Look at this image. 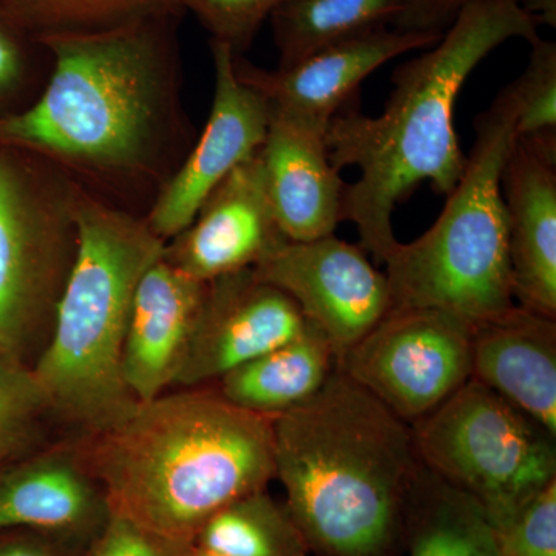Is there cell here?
Returning <instances> with one entry per match:
<instances>
[{
  "label": "cell",
  "mask_w": 556,
  "mask_h": 556,
  "mask_svg": "<svg viewBox=\"0 0 556 556\" xmlns=\"http://www.w3.org/2000/svg\"><path fill=\"white\" fill-rule=\"evenodd\" d=\"M471 379L556 437V320L514 305L475 325Z\"/></svg>",
  "instance_id": "ac0fdd59"
},
{
  "label": "cell",
  "mask_w": 556,
  "mask_h": 556,
  "mask_svg": "<svg viewBox=\"0 0 556 556\" xmlns=\"http://www.w3.org/2000/svg\"><path fill=\"white\" fill-rule=\"evenodd\" d=\"M408 525L409 556H503L481 504L422 464L409 500Z\"/></svg>",
  "instance_id": "44dd1931"
},
{
  "label": "cell",
  "mask_w": 556,
  "mask_h": 556,
  "mask_svg": "<svg viewBox=\"0 0 556 556\" xmlns=\"http://www.w3.org/2000/svg\"><path fill=\"white\" fill-rule=\"evenodd\" d=\"M514 119L497 98L475 121L466 167L437 222L387 255L391 309L433 308L482 324L515 305L501 178L515 144Z\"/></svg>",
  "instance_id": "8992f818"
},
{
  "label": "cell",
  "mask_w": 556,
  "mask_h": 556,
  "mask_svg": "<svg viewBox=\"0 0 556 556\" xmlns=\"http://www.w3.org/2000/svg\"><path fill=\"white\" fill-rule=\"evenodd\" d=\"M501 190L515 305L556 320V135L515 139Z\"/></svg>",
  "instance_id": "5bb4252c"
},
{
  "label": "cell",
  "mask_w": 556,
  "mask_h": 556,
  "mask_svg": "<svg viewBox=\"0 0 556 556\" xmlns=\"http://www.w3.org/2000/svg\"><path fill=\"white\" fill-rule=\"evenodd\" d=\"M473 329L447 311L391 309L338 368L412 426L471 379Z\"/></svg>",
  "instance_id": "9c48e42d"
},
{
  "label": "cell",
  "mask_w": 556,
  "mask_h": 556,
  "mask_svg": "<svg viewBox=\"0 0 556 556\" xmlns=\"http://www.w3.org/2000/svg\"><path fill=\"white\" fill-rule=\"evenodd\" d=\"M514 2H517L518 5H521L522 9H525V7L530 5V3L535 2V0H514Z\"/></svg>",
  "instance_id": "836d02e7"
},
{
  "label": "cell",
  "mask_w": 556,
  "mask_h": 556,
  "mask_svg": "<svg viewBox=\"0 0 556 556\" xmlns=\"http://www.w3.org/2000/svg\"><path fill=\"white\" fill-rule=\"evenodd\" d=\"M525 72L497 94L514 119L517 139L556 135V43L538 38Z\"/></svg>",
  "instance_id": "d4e9b609"
},
{
  "label": "cell",
  "mask_w": 556,
  "mask_h": 556,
  "mask_svg": "<svg viewBox=\"0 0 556 556\" xmlns=\"http://www.w3.org/2000/svg\"><path fill=\"white\" fill-rule=\"evenodd\" d=\"M420 464L501 527L556 481L554 434L477 379L412 424Z\"/></svg>",
  "instance_id": "ba28073f"
},
{
  "label": "cell",
  "mask_w": 556,
  "mask_h": 556,
  "mask_svg": "<svg viewBox=\"0 0 556 556\" xmlns=\"http://www.w3.org/2000/svg\"><path fill=\"white\" fill-rule=\"evenodd\" d=\"M195 546L225 556H306L309 551L289 508L278 506L266 489L212 515Z\"/></svg>",
  "instance_id": "603a6c76"
},
{
  "label": "cell",
  "mask_w": 556,
  "mask_h": 556,
  "mask_svg": "<svg viewBox=\"0 0 556 556\" xmlns=\"http://www.w3.org/2000/svg\"><path fill=\"white\" fill-rule=\"evenodd\" d=\"M288 241L270 207L257 152L230 172L188 228L167 241L164 258L193 280L208 283L254 269Z\"/></svg>",
  "instance_id": "4fadbf2b"
},
{
  "label": "cell",
  "mask_w": 556,
  "mask_h": 556,
  "mask_svg": "<svg viewBox=\"0 0 556 556\" xmlns=\"http://www.w3.org/2000/svg\"><path fill=\"white\" fill-rule=\"evenodd\" d=\"M503 556H556V481L496 530Z\"/></svg>",
  "instance_id": "83f0119b"
},
{
  "label": "cell",
  "mask_w": 556,
  "mask_h": 556,
  "mask_svg": "<svg viewBox=\"0 0 556 556\" xmlns=\"http://www.w3.org/2000/svg\"><path fill=\"white\" fill-rule=\"evenodd\" d=\"M22 53L14 36L0 25V91L9 90L22 75Z\"/></svg>",
  "instance_id": "4dcf8cb0"
},
{
  "label": "cell",
  "mask_w": 556,
  "mask_h": 556,
  "mask_svg": "<svg viewBox=\"0 0 556 556\" xmlns=\"http://www.w3.org/2000/svg\"><path fill=\"white\" fill-rule=\"evenodd\" d=\"M206 283L161 257L139 280L124 340L121 371L139 404L175 386Z\"/></svg>",
  "instance_id": "e0dca14e"
},
{
  "label": "cell",
  "mask_w": 556,
  "mask_h": 556,
  "mask_svg": "<svg viewBox=\"0 0 556 556\" xmlns=\"http://www.w3.org/2000/svg\"><path fill=\"white\" fill-rule=\"evenodd\" d=\"M538 38L536 21L514 0H478L434 46L394 70L380 115L362 113L357 94L329 121L332 166L361 172L343 193L342 222L356 226L361 247L379 265L397 243V204L426 181L447 197L463 175L455 109L468 76L508 40Z\"/></svg>",
  "instance_id": "6da1fadb"
},
{
  "label": "cell",
  "mask_w": 556,
  "mask_h": 556,
  "mask_svg": "<svg viewBox=\"0 0 556 556\" xmlns=\"http://www.w3.org/2000/svg\"><path fill=\"white\" fill-rule=\"evenodd\" d=\"M336 369L334 351L309 325L298 338L232 369L215 388L230 404L274 419L313 397Z\"/></svg>",
  "instance_id": "ffe728a7"
},
{
  "label": "cell",
  "mask_w": 556,
  "mask_h": 556,
  "mask_svg": "<svg viewBox=\"0 0 556 556\" xmlns=\"http://www.w3.org/2000/svg\"><path fill=\"white\" fill-rule=\"evenodd\" d=\"M17 28L36 42L60 36L94 35L142 22L172 20L179 0H3Z\"/></svg>",
  "instance_id": "cb8c5ba5"
},
{
  "label": "cell",
  "mask_w": 556,
  "mask_h": 556,
  "mask_svg": "<svg viewBox=\"0 0 556 556\" xmlns=\"http://www.w3.org/2000/svg\"><path fill=\"white\" fill-rule=\"evenodd\" d=\"M0 556H54L49 548L42 544L30 543V541H13V543L0 546Z\"/></svg>",
  "instance_id": "1f68e13d"
},
{
  "label": "cell",
  "mask_w": 556,
  "mask_h": 556,
  "mask_svg": "<svg viewBox=\"0 0 556 556\" xmlns=\"http://www.w3.org/2000/svg\"><path fill=\"white\" fill-rule=\"evenodd\" d=\"M53 415L30 365L0 351V459L30 441Z\"/></svg>",
  "instance_id": "484cf974"
},
{
  "label": "cell",
  "mask_w": 556,
  "mask_h": 556,
  "mask_svg": "<svg viewBox=\"0 0 556 556\" xmlns=\"http://www.w3.org/2000/svg\"><path fill=\"white\" fill-rule=\"evenodd\" d=\"M478 0H404V13L393 28L442 35L457 14Z\"/></svg>",
  "instance_id": "f546056e"
},
{
  "label": "cell",
  "mask_w": 556,
  "mask_h": 556,
  "mask_svg": "<svg viewBox=\"0 0 556 556\" xmlns=\"http://www.w3.org/2000/svg\"><path fill=\"white\" fill-rule=\"evenodd\" d=\"M193 544L169 540L110 510L89 556H192Z\"/></svg>",
  "instance_id": "f1b7e54d"
},
{
  "label": "cell",
  "mask_w": 556,
  "mask_h": 556,
  "mask_svg": "<svg viewBox=\"0 0 556 556\" xmlns=\"http://www.w3.org/2000/svg\"><path fill=\"white\" fill-rule=\"evenodd\" d=\"M329 123L270 110L258 150L270 207L289 241L334 236L346 182L329 160Z\"/></svg>",
  "instance_id": "2e32d148"
},
{
  "label": "cell",
  "mask_w": 556,
  "mask_h": 556,
  "mask_svg": "<svg viewBox=\"0 0 556 556\" xmlns=\"http://www.w3.org/2000/svg\"><path fill=\"white\" fill-rule=\"evenodd\" d=\"M309 327L294 300L239 270L206 283L203 303L174 387H206L240 365L298 338Z\"/></svg>",
  "instance_id": "7c38bea8"
},
{
  "label": "cell",
  "mask_w": 556,
  "mask_h": 556,
  "mask_svg": "<svg viewBox=\"0 0 556 556\" xmlns=\"http://www.w3.org/2000/svg\"><path fill=\"white\" fill-rule=\"evenodd\" d=\"M75 444L110 510L179 543L195 544L212 515L276 478L273 417L208 386L142 402L118 427Z\"/></svg>",
  "instance_id": "3957f363"
},
{
  "label": "cell",
  "mask_w": 556,
  "mask_h": 556,
  "mask_svg": "<svg viewBox=\"0 0 556 556\" xmlns=\"http://www.w3.org/2000/svg\"><path fill=\"white\" fill-rule=\"evenodd\" d=\"M404 0H287L273 14L278 68L317 51L394 27Z\"/></svg>",
  "instance_id": "7402d4cb"
},
{
  "label": "cell",
  "mask_w": 556,
  "mask_h": 556,
  "mask_svg": "<svg viewBox=\"0 0 556 556\" xmlns=\"http://www.w3.org/2000/svg\"><path fill=\"white\" fill-rule=\"evenodd\" d=\"M254 270L294 300L338 362L391 311L386 273L364 248L336 236L288 241Z\"/></svg>",
  "instance_id": "30bf717a"
},
{
  "label": "cell",
  "mask_w": 556,
  "mask_h": 556,
  "mask_svg": "<svg viewBox=\"0 0 556 556\" xmlns=\"http://www.w3.org/2000/svg\"><path fill=\"white\" fill-rule=\"evenodd\" d=\"M273 428L276 478L309 548L390 554L420 468L412 426L338 368Z\"/></svg>",
  "instance_id": "277c9868"
},
{
  "label": "cell",
  "mask_w": 556,
  "mask_h": 556,
  "mask_svg": "<svg viewBox=\"0 0 556 556\" xmlns=\"http://www.w3.org/2000/svg\"><path fill=\"white\" fill-rule=\"evenodd\" d=\"M75 211V263L49 342L31 367L54 424L75 431L73 441L105 433L138 408L121 371L124 340L139 280L166 249L146 217L80 185Z\"/></svg>",
  "instance_id": "5b68a950"
},
{
  "label": "cell",
  "mask_w": 556,
  "mask_h": 556,
  "mask_svg": "<svg viewBox=\"0 0 556 556\" xmlns=\"http://www.w3.org/2000/svg\"><path fill=\"white\" fill-rule=\"evenodd\" d=\"M442 35L397 28L346 40L289 67L266 70L236 54L237 75L258 91L270 110L329 123L358 94V87L388 61L434 46Z\"/></svg>",
  "instance_id": "9a60e30c"
},
{
  "label": "cell",
  "mask_w": 556,
  "mask_h": 556,
  "mask_svg": "<svg viewBox=\"0 0 556 556\" xmlns=\"http://www.w3.org/2000/svg\"><path fill=\"white\" fill-rule=\"evenodd\" d=\"M211 50L214 100L206 126L146 215L164 243L188 228L207 197L258 152L268 134L269 104L237 75L236 53L217 40H211Z\"/></svg>",
  "instance_id": "8fae6325"
},
{
  "label": "cell",
  "mask_w": 556,
  "mask_h": 556,
  "mask_svg": "<svg viewBox=\"0 0 556 556\" xmlns=\"http://www.w3.org/2000/svg\"><path fill=\"white\" fill-rule=\"evenodd\" d=\"M109 515L104 490L84 464L75 441L53 445L0 475V530L78 532Z\"/></svg>",
  "instance_id": "d6986e66"
},
{
  "label": "cell",
  "mask_w": 556,
  "mask_h": 556,
  "mask_svg": "<svg viewBox=\"0 0 556 556\" xmlns=\"http://www.w3.org/2000/svg\"><path fill=\"white\" fill-rule=\"evenodd\" d=\"M199 20L212 40L226 43L237 56L251 47L263 22L287 0H179Z\"/></svg>",
  "instance_id": "4316f807"
},
{
  "label": "cell",
  "mask_w": 556,
  "mask_h": 556,
  "mask_svg": "<svg viewBox=\"0 0 556 556\" xmlns=\"http://www.w3.org/2000/svg\"><path fill=\"white\" fill-rule=\"evenodd\" d=\"M192 556H225V555H218V554H214V552L204 551V548L197 547L195 544H193Z\"/></svg>",
  "instance_id": "d6a6232c"
},
{
  "label": "cell",
  "mask_w": 556,
  "mask_h": 556,
  "mask_svg": "<svg viewBox=\"0 0 556 556\" xmlns=\"http://www.w3.org/2000/svg\"><path fill=\"white\" fill-rule=\"evenodd\" d=\"M76 190L50 164L40 170L0 153V351L30 367L78 251Z\"/></svg>",
  "instance_id": "52a82bcc"
},
{
  "label": "cell",
  "mask_w": 556,
  "mask_h": 556,
  "mask_svg": "<svg viewBox=\"0 0 556 556\" xmlns=\"http://www.w3.org/2000/svg\"><path fill=\"white\" fill-rule=\"evenodd\" d=\"M172 20L39 42L53 67L39 100L0 119V141L61 172L152 177L181 127Z\"/></svg>",
  "instance_id": "7a4b0ae2"
}]
</instances>
